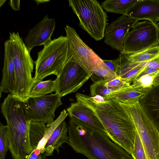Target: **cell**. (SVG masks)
I'll list each match as a JSON object with an SVG mask.
<instances>
[{"label": "cell", "instance_id": "cell-1", "mask_svg": "<svg viewBox=\"0 0 159 159\" xmlns=\"http://www.w3.org/2000/svg\"><path fill=\"white\" fill-rule=\"evenodd\" d=\"M75 97L77 101L90 109L98 117L109 137L131 154L136 130L124 104L111 97L80 93H76Z\"/></svg>", "mask_w": 159, "mask_h": 159}, {"label": "cell", "instance_id": "cell-2", "mask_svg": "<svg viewBox=\"0 0 159 159\" xmlns=\"http://www.w3.org/2000/svg\"><path fill=\"white\" fill-rule=\"evenodd\" d=\"M68 128V144L89 159H133L105 132L74 117H70Z\"/></svg>", "mask_w": 159, "mask_h": 159}, {"label": "cell", "instance_id": "cell-3", "mask_svg": "<svg viewBox=\"0 0 159 159\" xmlns=\"http://www.w3.org/2000/svg\"><path fill=\"white\" fill-rule=\"evenodd\" d=\"M13 50L15 74V86L12 94L24 101L29 98L30 92L34 83L32 73L34 61L18 32L10 33Z\"/></svg>", "mask_w": 159, "mask_h": 159}, {"label": "cell", "instance_id": "cell-4", "mask_svg": "<svg viewBox=\"0 0 159 159\" xmlns=\"http://www.w3.org/2000/svg\"><path fill=\"white\" fill-rule=\"evenodd\" d=\"M67 50L66 36L61 35L44 45L43 48L38 52L37 58L34 62V82L42 81L51 75L59 76L64 66Z\"/></svg>", "mask_w": 159, "mask_h": 159}, {"label": "cell", "instance_id": "cell-5", "mask_svg": "<svg viewBox=\"0 0 159 159\" xmlns=\"http://www.w3.org/2000/svg\"><path fill=\"white\" fill-rule=\"evenodd\" d=\"M68 2L81 27L96 40L102 39L107 25L108 16L99 2L96 0H70Z\"/></svg>", "mask_w": 159, "mask_h": 159}, {"label": "cell", "instance_id": "cell-6", "mask_svg": "<svg viewBox=\"0 0 159 159\" xmlns=\"http://www.w3.org/2000/svg\"><path fill=\"white\" fill-rule=\"evenodd\" d=\"M67 50L64 66L70 61L80 65L94 82L99 81L98 72L103 63L102 59L81 39L74 29L66 25Z\"/></svg>", "mask_w": 159, "mask_h": 159}, {"label": "cell", "instance_id": "cell-7", "mask_svg": "<svg viewBox=\"0 0 159 159\" xmlns=\"http://www.w3.org/2000/svg\"><path fill=\"white\" fill-rule=\"evenodd\" d=\"M124 104L133 120L148 159H159V131L139 101Z\"/></svg>", "mask_w": 159, "mask_h": 159}, {"label": "cell", "instance_id": "cell-8", "mask_svg": "<svg viewBox=\"0 0 159 159\" xmlns=\"http://www.w3.org/2000/svg\"><path fill=\"white\" fill-rule=\"evenodd\" d=\"M159 45L157 25L144 20L136 22L126 35L123 52H138Z\"/></svg>", "mask_w": 159, "mask_h": 159}, {"label": "cell", "instance_id": "cell-9", "mask_svg": "<svg viewBox=\"0 0 159 159\" xmlns=\"http://www.w3.org/2000/svg\"><path fill=\"white\" fill-rule=\"evenodd\" d=\"M61 98L55 93L41 97L29 98L22 101L28 119L43 122L49 127L54 120L56 110L62 104Z\"/></svg>", "mask_w": 159, "mask_h": 159}, {"label": "cell", "instance_id": "cell-10", "mask_svg": "<svg viewBox=\"0 0 159 159\" xmlns=\"http://www.w3.org/2000/svg\"><path fill=\"white\" fill-rule=\"evenodd\" d=\"M89 78L80 65L74 62H69L64 66L61 73L55 79V93L62 97L76 92Z\"/></svg>", "mask_w": 159, "mask_h": 159}, {"label": "cell", "instance_id": "cell-11", "mask_svg": "<svg viewBox=\"0 0 159 159\" xmlns=\"http://www.w3.org/2000/svg\"><path fill=\"white\" fill-rule=\"evenodd\" d=\"M139 20L127 15H122L107 26L104 42L120 52L124 51L125 38L134 25Z\"/></svg>", "mask_w": 159, "mask_h": 159}, {"label": "cell", "instance_id": "cell-12", "mask_svg": "<svg viewBox=\"0 0 159 159\" xmlns=\"http://www.w3.org/2000/svg\"><path fill=\"white\" fill-rule=\"evenodd\" d=\"M56 21L46 15L38 24L28 32L24 38V43L30 52L35 46L45 45L51 42L55 27Z\"/></svg>", "mask_w": 159, "mask_h": 159}, {"label": "cell", "instance_id": "cell-13", "mask_svg": "<svg viewBox=\"0 0 159 159\" xmlns=\"http://www.w3.org/2000/svg\"><path fill=\"white\" fill-rule=\"evenodd\" d=\"M4 59L2 70V77L0 84V97L2 93L14 91L15 74L12 44L10 39L4 42Z\"/></svg>", "mask_w": 159, "mask_h": 159}, {"label": "cell", "instance_id": "cell-14", "mask_svg": "<svg viewBox=\"0 0 159 159\" xmlns=\"http://www.w3.org/2000/svg\"><path fill=\"white\" fill-rule=\"evenodd\" d=\"M127 15L139 21L147 20L157 25L159 21V0H138Z\"/></svg>", "mask_w": 159, "mask_h": 159}, {"label": "cell", "instance_id": "cell-15", "mask_svg": "<svg viewBox=\"0 0 159 159\" xmlns=\"http://www.w3.org/2000/svg\"><path fill=\"white\" fill-rule=\"evenodd\" d=\"M116 61L117 67L116 75L130 84L147 68L146 62L134 63L126 60L120 54Z\"/></svg>", "mask_w": 159, "mask_h": 159}, {"label": "cell", "instance_id": "cell-16", "mask_svg": "<svg viewBox=\"0 0 159 159\" xmlns=\"http://www.w3.org/2000/svg\"><path fill=\"white\" fill-rule=\"evenodd\" d=\"M66 111L69 117H74L106 133L103 125L98 117L90 109L80 102L77 101L71 103Z\"/></svg>", "mask_w": 159, "mask_h": 159}, {"label": "cell", "instance_id": "cell-17", "mask_svg": "<svg viewBox=\"0 0 159 159\" xmlns=\"http://www.w3.org/2000/svg\"><path fill=\"white\" fill-rule=\"evenodd\" d=\"M139 101L159 131V90L153 86Z\"/></svg>", "mask_w": 159, "mask_h": 159}, {"label": "cell", "instance_id": "cell-18", "mask_svg": "<svg viewBox=\"0 0 159 159\" xmlns=\"http://www.w3.org/2000/svg\"><path fill=\"white\" fill-rule=\"evenodd\" d=\"M68 126L65 121L61 122L54 130L44 147L43 153L46 157L52 155L55 150L58 154L59 148L65 143L68 144Z\"/></svg>", "mask_w": 159, "mask_h": 159}, {"label": "cell", "instance_id": "cell-19", "mask_svg": "<svg viewBox=\"0 0 159 159\" xmlns=\"http://www.w3.org/2000/svg\"><path fill=\"white\" fill-rule=\"evenodd\" d=\"M151 88H133L130 85L127 88L113 93L109 97L123 104H130L139 101Z\"/></svg>", "mask_w": 159, "mask_h": 159}, {"label": "cell", "instance_id": "cell-20", "mask_svg": "<svg viewBox=\"0 0 159 159\" xmlns=\"http://www.w3.org/2000/svg\"><path fill=\"white\" fill-rule=\"evenodd\" d=\"M138 0H106L101 4L107 12L126 15Z\"/></svg>", "mask_w": 159, "mask_h": 159}, {"label": "cell", "instance_id": "cell-21", "mask_svg": "<svg viewBox=\"0 0 159 159\" xmlns=\"http://www.w3.org/2000/svg\"><path fill=\"white\" fill-rule=\"evenodd\" d=\"M45 123L43 122L31 121L30 122L29 138L32 151L36 148L39 143L43 138L47 130Z\"/></svg>", "mask_w": 159, "mask_h": 159}, {"label": "cell", "instance_id": "cell-22", "mask_svg": "<svg viewBox=\"0 0 159 159\" xmlns=\"http://www.w3.org/2000/svg\"><path fill=\"white\" fill-rule=\"evenodd\" d=\"M120 54L125 59L134 63H139L149 61L157 58L159 52L152 48L138 52H122Z\"/></svg>", "mask_w": 159, "mask_h": 159}, {"label": "cell", "instance_id": "cell-23", "mask_svg": "<svg viewBox=\"0 0 159 159\" xmlns=\"http://www.w3.org/2000/svg\"><path fill=\"white\" fill-rule=\"evenodd\" d=\"M56 81L51 80L34 82L30 89L29 98H34L47 95L55 91Z\"/></svg>", "mask_w": 159, "mask_h": 159}, {"label": "cell", "instance_id": "cell-24", "mask_svg": "<svg viewBox=\"0 0 159 159\" xmlns=\"http://www.w3.org/2000/svg\"><path fill=\"white\" fill-rule=\"evenodd\" d=\"M106 81H101L92 84L90 86L91 96H100L104 98L108 97L114 93L105 85Z\"/></svg>", "mask_w": 159, "mask_h": 159}, {"label": "cell", "instance_id": "cell-25", "mask_svg": "<svg viewBox=\"0 0 159 159\" xmlns=\"http://www.w3.org/2000/svg\"><path fill=\"white\" fill-rule=\"evenodd\" d=\"M9 147L8 130L7 125L0 123V159H5Z\"/></svg>", "mask_w": 159, "mask_h": 159}, {"label": "cell", "instance_id": "cell-26", "mask_svg": "<svg viewBox=\"0 0 159 159\" xmlns=\"http://www.w3.org/2000/svg\"><path fill=\"white\" fill-rule=\"evenodd\" d=\"M133 159H148L142 143L137 132L131 154Z\"/></svg>", "mask_w": 159, "mask_h": 159}, {"label": "cell", "instance_id": "cell-27", "mask_svg": "<svg viewBox=\"0 0 159 159\" xmlns=\"http://www.w3.org/2000/svg\"><path fill=\"white\" fill-rule=\"evenodd\" d=\"M105 84L108 88L111 89L114 93L117 92L127 88L131 85V84L127 83L118 76L111 80L109 81H105Z\"/></svg>", "mask_w": 159, "mask_h": 159}, {"label": "cell", "instance_id": "cell-28", "mask_svg": "<svg viewBox=\"0 0 159 159\" xmlns=\"http://www.w3.org/2000/svg\"><path fill=\"white\" fill-rule=\"evenodd\" d=\"M46 156L38 148L33 150L27 159H45Z\"/></svg>", "mask_w": 159, "mask_h": 159}, {"label": "cell", "instance_id": "cell-29", "mask_svg": "<svg viewBox=\"0 0 159 159\" xmlns=\"http://www.w3.org/2000/svg\"><path fill=\"white\" fill-rule=\"evenodd\" d=\"M102 60L107 67L116 74L117 67L116 59L114 60Z\"/></svg>", "mask_w": 159, "mask_h": 159}, {"label": "cell", "instance_id": "cell-30", "mask_svg": "<svg viewBox=\"0 0 159 159\" xmlns=\"http://www.w3.org/2000/svg\"><path fill=\"white\" fill-rule=\"evenodd\" d=\"M20 0H10L8 4L14 10L17 11L20 9Z\"/></svg>", "mask_w": 159, "mask_h": 159}, {"label": "cell", "instance_id": "cell-31", "mask_svg": "<svg viewBox=\"0 0 159 159\" xmlns=\"http://www.w3.org/2000/svg\"><path fill=\"white\" fill-rule=\"evenodd\" d=\"M153 86L157 87L159 90V70L157 73L154 79Z\"/></svg>", "mask_w": 159, "mask_h": 159}, {"label": "cell", "instance_id": "cell-32", "mask_svg": "<svg viewBox=\"0 0 159 159\" xmlns=\"http://www.w3.org/2000/svg\"><path fill=\"white\" fill-rule=\"evenodd\" d=\"M154 50L157 51L159 53V45L152 48Z\"/></svg>", "mask_w": 159, "mask_h": 159}, {"label": "cell", "instance_id": "cell-33", "mask_svg": "<svg viewBox=\"0 0 159 159\" xmlns=\"http://www.w3.org/2000/svg\"><path fill=\"white\" fill-rule=\"evenodd\" d=\"M6 1V0H3L0 1V7L2 6L5 2Z\"/></svg>", "mask_w": 159, "mask_h": 159}, {"label": "cell", "instance_id": "cell-34", "mask_svg": "<svg viewBox=\"0 0 159 159\" xmlns=\"http://www.w3.org/2000/svg\"><path fill=\"white\" fill-rule=\"evenodd\" d=\"M157 25H159V23H157Z\"/></svg>", "mask_w": 159, "mask_h": 159}, {"label": "cell", "instance_id": "cell-35", "mask_svg": "<svg viewBox=\"0 0 159 159\" xmlns=\"http://www.w3.org/2000/svg\"><path fill=\"white\" fill-rule=\"evenodd\" d=\"M158 25V27H159V25Z\"/></svg>", "mask_w": 159, "mask_h": 159}]
</instances>
